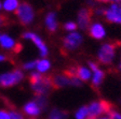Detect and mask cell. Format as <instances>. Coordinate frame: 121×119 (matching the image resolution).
<instances>
[{"mask_svg":"<svg viewBox=\"0 0 121 119\" xmlns=\"http://www.w3.org/2000/svg\"><path fill=\"white\" fill-rule=\"evenodd\" d=\"M0 45L5 50H12L15 53H20L22 50V45L16 43L8 35H0Z\"/></svg>","mask_w":121,"mask_h":119,"instance_id":"cell-11","label":"cell"},{"mask_svg":"<svg viewBox=\"0 0 121 119\" xmlns=\"http://www.w3.org/2000/svg\"><path fill=\"white\" fill-rule=\"evenodd\" d=\"M89 67L91 68V70H92L93 72H94V71H96L97 69H99L97 63H95V62H93V61H89Z\"/></svg>","mask_w":121,"mask_h":119,"instance_id":"cell-28","label":"cell"},{"mask_svg":"<svg viewBox=\"0 0 121 119\" xmlns=\"http://www.w3.org/2000/svg\"><path fill=\"white\" fill-rule=\"evenodd\" d=\"M89 35L93 38V39L102 40L106 35V30L99 23H94L89 28Z\"/></svg>","mask_w":121,"mask_h":119,"instance_id":"cell-12","label":"cell"},{"mask_svg":"<svg viewBox=\"0 0 121 119\" xmlns=\"http://www.w3.org/2000/svg\"><path fill=\"white\" fill-rule=\"evenodd\" d=\"M23 109H24V113H25L30 119L37 118V117L39 116V114H40V112H41V108L39 107V105H38L35 101L28 102L27 104L24 106Z\"/></svg>","mask_w":121,"mask_h":119,"instance_id":"cell-13","label":"cell"},{"mask_svg":"<svg viewBox=\"0 0 121 119\" xmlns=\"http://www.w3.org/2000/svg\"><path fill=\"white\" fill-rule=\"evenodd\" d=\"M96 1H99V2H109L111 0H96Z\"/></svg>","mask_w":121,"mask_h":119,"instance_id":"cell-31","label":"cell"},{"mask_svg":"<svg viewBox=\"0 0 121 119\" xmlns=\"http://www.w3.org/2000/svg\"><path fill=\"white\" fill-rule=\"evenodd\" d=\"M8 24H9L8 17L3 14H0V27H1V26H7Z\"/></svg>","mask_w":121,"mask_h":119,"instance_id":"cell-26","label":"cell"},{"mask_svg":"<svg viewBox=\"0 0 121 119\" xmlns=\"http://www.w3.org/2000/svg\"><path fill=\"white\" fill-rule=\"evenodd\" d=\"M51 81H52L53 89H60V88L71 85L70 77H68L64 72L60 73V74L51 75Z\"/></svg>","mask_w":121,"mask_h":119,"instance_id":"cell-10","label":"cell"},{"mask_svg":"<svg viewBox=\"0 0 121 119\" xmlns=\"http://www.w3.org/2000/svg\"><path fill=\"white\" fill-rule=\"evenodd\" d=\"M10 116H11V119H25V117L23 116V114L18 111H16L15 108H11L10 109Z\"/></svg>","mask_w":121,"mask_h":119,"instance_id":"cell-22","label":"cell"},{"mask_svg":"<svg viewBox=\"0 0 121 119\" xmlns=\"http://www.w3.org/2000/svg\"><path fill=\"white\" fill-rule=\"evenodd\" d=\"M77 27H78V25L75 24V23H73V22H68L64 25V29L67 30V31H73V32L77 29Z\"/></svg>","mask_w":121,"mask_h":119,"instance_id":"cell-23","label":"cell"},{"mask_svg":"<svg viewBox=\"0 0 121 119\" xmlns=\"http://www.w3.org/2000/svg\"><path fill=\"white\" fill-rule=\"evenodd\" d=\"M108 118L109 119H121V114L115 109H111L108 113Z\"/></svg>","mask_w":121,"mask_h":119,"instance_id":"cell-24","label":"cell"},{"mask_svg":"<svg viewBox=\"0 0 121 119\" xmlns=\"http://www.w3.org/2000/svg\"><path fill=\"white\" fill-rule=\"evenodd\" d=\"M83 39L82 35L78 32H71L67 35L63 39V50H67V52H71V50L78 48L81 45Z\"/></svg>","mask_w":121,"mask_h":119,"instance_id":"cell-6","label":"cell"},{"mask_svg":"<svg viewBox=\"0 0 121 119\" xmlns=\"http://www.w3.org/2000/svg\"><path fill=\"white\" fill-rule=\"evenodd\" d=\"M7 59H8L7 56H4V55H1V54H0V62H1V61H4V60H7Z\"/></svg>","mask_w":121,"mask_h":119,"instance_id":"cell-29","label":"cell"},{"mask_svg":"<svg viewBox=\"0 0 121 119\" xmlns=\"http://www.w3.org/2000/svg\"><path fill=\"white\" fill-rule=\"evenodd\" d=\"M105 19L108 23L121 25V3H112L105 10Z\"/></svg>","mask_w":121,"mask_h":119,"instance_id":"cell-8","label":"cell"},{"mask_svg":"<svg viewBox=\"0 0 121 119\" xmlns=\"http://www.w3.org/2000/svg\"><path fill=\"white\" fill-rule=\"evenodd\" d=\"M98 119H109L108 117H101V118H98Z\"/></svg>","mask_w":121,"mask_h":119,"instance_id":"cell-32","label":"cell"},{"mask_svg":"<svg viewBox=\"0 0 121 119\" xmlns=\"http://www.w3.org/2000/svg\"><path fill=\"white\" fill-rule=\"evenodd\" d=\"M94 10L92 8H82L78 12V24L77 25L81 30H89Z\"/></svg>","mask_w":121,"mask_h":119,"instance_id":"cell-7","label":"cell"},{"mask_svg":"<svg viewBox=\"0 0 121 119\" xmlns=\"http://www.w3.org/2000/svg\"><path fill=\"white\" fill-rule=\"evenodd\" d=\"M18 5V0H4V3H3V9L8 12H15L17 10Z\"/></svg>","mask_w":121,"mask_h":119,"instance_id":"cell-18","label":"cell"},{"mask_svg":"<svg viewBox=\"0 0 121 119\" xmlns=\"http://www.w3.org/2000/svg\"><path fill=\"white\" fill-rule=\"evenodd\" d=\"M15 14L17 16L18 22L23 26H27L34 20L35 17V12H34L33 7L28 2H22L18 5L17 10L15 11Z\"/></svg>","mask_w":121,"mask_h":119,"instance_id":"cell-4","label":"cell"},{"mask_svg":"<svg viewBox=\"0 0 121 119\" xmlns=\"http://www.w3.org/2000/svg\"><path fill=\"white\" fill-rule=\"evenodd\" d=\"M31 89L36 96H47L53 89L51 75H42L41 73H31L29 76Z\"/></svg>","mask_w":121,"mask_h":119,"instance_id":"cell-1","label":"cell"},{"mask_svg":"<svg viewBox=\"0 0 121 119\" xmlns=\"http://www.w3.org/2000/svg\"><path fill=\"white\" fill-rule=\"evenodd\" d=\"M36 65H37V61H29V62H26L24 63L23 68L26 70H31V69H35Z\"/></svg>","mask_w":121,"mask_h":119,"instance_id":"cell-25","label":"cell"},{"mask_svg":"<svg viewBox=\"0 0 121 119\" xmlns=\"http://www.w3.org/2000/svg\"><path fill=\"white\" fill-rule=\"evenodd\" d=\"M104 78H105V73H104V71H102L101 69H97L96 71H94L93 75H92V86H93L94 88L99 87L101 84L103 83Z\"/></svg>","mask_w":121,"mask_h":119,"instance_id":"cell-16","label":"cell"},{"mask_svg":"<svg viewBox=\"0 0 121 119\" xmlns=\"http://www.w3.org/2000/svg\"><path fill=\"white\" fill-rule=\"evenodd\" d=\"M0 9H1V2H0Z\"/></svg>","mask_w":121,"mask_h":119,"instance_id":"cell-34","label":"cell"},{"mask_svg":"<svg viewBox=\"0 0 121 119\" xmlns=\"http://www.w3.org/2000/svg\"><path fill=\"white\" fill-rule=\"evenodd\" d=\"M120 42H108L102 45L97 53L98 62L104 65H111L113 61V58H115L116 50L118 46H120Z\"/></svg>","mask_w":121,"mask_h":119,"instance_id":"cell-2","label":"cell"},{"mask_svg":"<svg viewBox=\"0 0 121 119\" xmlns=\"http://www.w3.org/2000/svg\"><path fill=\"white\" fill-rule=\"evenodd\" d=\"M111 2H113V3H121V0H111Z\"/></svg>","mask_w":121,"mask_h":119,"instance_id":"cell-30","label":"cell"},{"mask_svg":"<svg viewBox=\"0 0 121 119\" xmlns=\"http://www.w3.org/2000/svg\"><path fill=\"white\" fill-rule=\"evenodd\" d=\"M22 38L23 39H27V40L33 41V43L36 44V46L38 47V50H40V55L43 58L48 55V47H47L45 43L41 40V38L38 35H36V33H34V32H24Z\"/></svg>","mask_w":121,"mask_h":119,"instance_id":"cell-9","label":"cell"},{"mask_svg":"<svg viewBox=\"0 0 121 119\" xmlns=\"http://www.w3.org/2000/svg\"><path fill=\"white\" fill-rule=\"evenodd\" d=\"M76 76L82 82H86L91 78L92 75H91L90 70L88 68L82 67V65H77L76 67Z\"/></svg>","mask_w":121,"mask_h":119,"instance_id":"cell-15","label":"cell"},{"mask_svg":"<svg viewBox=\"0 0 121 119\" xmlns=\"http://www.w3.org/2000/svg\"><path fill=\"white\" fill-rule=\"evenodd\" d=\"M35 102L39 105V107L42 109H45L47 105H48V100L45 98V96H36V99H35Z\"/></svg>","mask_w":121,"mask_h":119,"instance_id":"cell-20","label":"cell"},{"mask_svg":"<svg viewBox=\"0 0 121 119\" xmlns=\"http://www.w3.org/2000/svg\"><path fill=\"white\" fill-rule=\"evenodd\" d=\"M68 116V113L63 109L58 108H53L50 113L49 119H66Z\"/></svg>","mask_w":121,"mask_h":119,"instance_id":"cell-17","label":"cell"},{"mask_svg":"<svg viewBox=\"0 0 121 119\" xmlns=\"http://www.w3.org/2000/svg\"><path fill=\"white\" fill-rule=\"evenodd\" d=\"M24 78V74L20 69H15L11 72H7L0 75V86L1 87H12Z\"/></svg>","mask_w":121,"mask_h":119,"instance_id":"cell-5","label":"cell"},{"mask_svg":"<svg viewBox=\"0 0 121 119\" xmlns=\"http://www.w3.org/2000/svg\"><path fill=\"white\" fill-rule=\"evenodd\" d=\"M88 114H89L88 106H82L76 113V119H86L88 118Z\"/></svg>","mask_w":121,"mask_h":119,"instance_id":"cell-21","label":"cell"},{"mask_svg":"<svg viewBox=\"0 0 121 119\" xmlns=\"http://www.w3.org/2000/svg\"><path fill=\"white\" fill-rule=\"evenodd\" d=\"M0 119H11L10 113L4 111V109H1L0 111Z\"/></svg>","mask_w":121,"mask_h":119,"instance_id":"cell-27","label":"cell"},{"mask_svg":"<svg viewBox=\"0 0 121 119\" xmlns=\"http://www.w3.org/2000/svg\"><path fill=\"white\" fill-rule=\"evenodd\" d=\"M119 69L121 70V62H120V65H119Z\"/></svg>","mask_w":121,"mask_h":119,"instance_id":"cell-33","label":"cell"},{"mask_svg":"<svg viewBox=\"0 0 121 119\" xmlns=\"http://www.w3.org/2000/svg\"><path fill=\"white\" fill-rule=\"evenodd\" d=\"M45 27L49 30V32L54 33L58 28V24L56 20V15L54 12H50L45 16Z\"/></svg>","mask_w":121,"mask_h":119,"instance_id":"cell-14","label":"cell"},{"mask_svg":"<svg viewBox=\"0 0 121 119\" xmlns=\"http://www.w3.org/2000/svg\"><path fill=\"white\" fill-rule=\"evenodd\" d=\"M51 67V63L49 60L47 59H40L37 61V65H36V69L38 70L39 73H45L50 69Z\"/></svg>","mask_w":121,"mask_h":119,"instance_id":"cell-19","label":"cell"},{"mask_svg":"<svg viewBox=\"0 0 121 119\" xmlns=\"http://www.w3.org/2000/svg\"><path fill=\"white\" fill-rule=\"evenodd\" d=\"M112 109V104L110 102L106 101V100H98V101H93L90 103L88 106V118L91 119H97L98 116H101L102 114H108Z\"/></svg>","mask_w":121,"mask_h":119,"instance_id":"cell-3","label":"cell"}]
</instances>
